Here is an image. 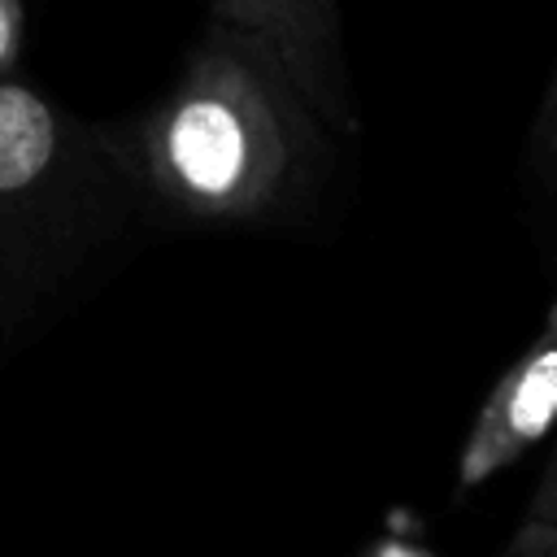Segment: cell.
I'll return each instance as SVG.
<instances>
[{
  "mask_svg": "<svg viewBox=\"0 0 557 557\" xmlns=\"http://www.w3.org/2000/svg\"><path fill=\"white\" fill-rule=\"evenodd\" d=\"M117 135L144 200L200 226H300L335 174V131L283 57L218 17L205 22L165 96Z\"/></svg>",
  "mask_w": 557,
  "mask_h": 557,
  "instance_id": "6da1fadb",
  "label": "cell"
},
{
  "mask_svg": "<svg viewBox=\"0 0 557 557\" xmlns=\"http://www.w3.org/2000/svg\"><path fill=\"white\" fill-rule=\"evenodd\" d=\"M117 122H83L22 78H0V305L70 278L139 213Z\"/></svg>",
  "mask_w": 557,
  "mask_h": 557,
  "instance_id": "7a4b0ae2",
  "label": "cell"
},
{
  "mask_svg": "<svg viewBox=\"0 0 557 557\" xmlns=\"http://www.w3.org/2000/svg\"><path fill=\"white\" fill-rule=\"evenodd\" d=\"M557 431V287L548 296V309L522 352L500 370V379L487 387L457 466H453V492L457 500L487 487L496 474L518 466L535 444H544Z\"/></svg>",
  "mask_w": 557,
  "mask_h": 557,
  "instance_id": "3957f363",
  "label": "cell"
},
{
  "mask_svg": "<svg viewBox=\"0 0 557 557\" xmlns=\"http://www.w3.org/2000/svg\"><path fill=\"white\" fill-rule=\"evenodd\" d=\"M209 17L261 35L335 135L361 131L339 0H205Z\"/></svg>",
  "mask_w": 557,
  "mask_h": 557,
  "instance_id": "277c9868",
  "label": "cell"
},
{
  "mask_svg": "<svg viewBox=\"0 0 557 557\" xmlns=\"http://www.w3.org/2000/svg\"><path fill=\"white\" fill-rule=\"evenodd\" d=\"M527 165L548 191H557V61H553V74L544 83V96H540V109L527 135Z\"/></svg>",
  "mask_w": 557,
  "mask_h": 557,
  "instance_id": "5b68a950",
  "label": "cell"
},
{
  "mask_svg": "<svg viewBox=\"0 0 557 557\" xmlns=\"http://www.w3.org/2000/svg\"><path fill=\"white\" fill-rule=\"evenodd\" d=\"M531 527H544V531H557V440H553V453L544 461V474L531 492V505H527V518Z\"/></svg>",
  "mask_w": 557,
  "mask_h": 557,
  "instance_id": "8992f818",
  "label": "cell"
},
{
  "mask_svg": "<svg viewBox=\"0 0 557 557\" xmlns=\"http://www.w3.org/2000/svg\"><path fill=\"white\" fill-rule=\"evenodd\" d=\"M22 39H26L22 0H0V78L13 74V65L22 57Z\"/></svg>",
  "mask_w": 557,
  "mask_h": 557,
  "instance_id": "52a82bcc",
  "label": "cell"
},
{
  "mask_svg": "<svg viewBox=\"0 0 557 557\" xmlns=\"http://www.w3.org/2000/svg\"><path fill=\"white\" fill-rule=\"evenodd\" d=\"M496 557H557V531H544V527L522 522V527L505 540V548H500Z\"/></svg>",
  "mask_w": 557,
  "mask_h": 557,
  "instance_id": "ba28073f",
  "label": "cell"
},
{
  "mask_svg": "<svg viewBox=\"0 0 557 557\" xmlns=\"http://www.w3.org/2000/svg\"><path fill=\"white\" fill-rule=\"evenodd\" d=\"M357 557H435V553L426 544H418V540H405V535H379Z\"/></svg>",
  "mask_w": 557,
  "mask_h": 557,
  "instance_id": "9c48e42d",
  "label": "cell"
}]
</instances>
